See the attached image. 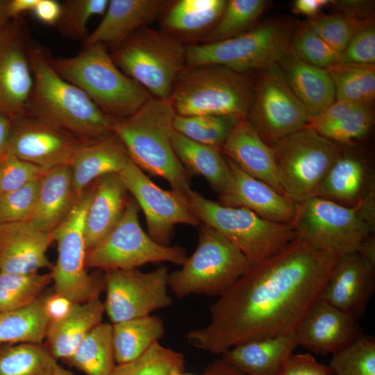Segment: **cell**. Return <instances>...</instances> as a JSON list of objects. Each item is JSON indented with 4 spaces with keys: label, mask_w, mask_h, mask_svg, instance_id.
I'll return each instance as SVG.
<instances>
[{
    "label": "cell",
    "mask_w": 375,
    "mask_h": 375,
    "mask_svg": "<svg viewBox=\"0 0 375 375\" xmlns=\"http://www.w3.org/2000/svg\"><path fill=\"white\" fill-rule=\"evenodd\" d=\"M337 12H343L360 19H367L372 17L373 3L369 1H330Z\"/></svg>",
    "instance_id": "db71d44e"
},
{
    "label": "cell",
    "mask_w": 375,
    "mask_h": 375,
    "mask_svg": "<svg viewBox=\"0 0 375 375\" xmlns=\"http://www.w3.org/2000/svg\"><path fill=\"white\" fill-rule=\"evenodd\" d=\"M38 0H8V12L11 18L18 17L21 14L32 12Z\"/></svg>",
    "instance_id": "680465c9"
},
{
    "label": "cell",
    "mask_w": 375,
    "mask_h": 375,
    "mask_svg": "<svg viewBox=\"0 0 375 375\" xmlns=\"http://www.w3.org/2000/svg\"><path fill=\"white\" fill-rule=\"evenodd\" d=\"M172 144L188 173L203 177L219 195L227 189L231 169L220 149L191 140L174 131Z\"/></svg>",
    "instance_id": "d6a6232c"
},
{
    "label": "cell",
    "mask_w": 375,
    "mask_h": 375,
    "mask_svg": "<svg viewBox=\"0 0 375 375\" xmlns=\"http://www.w3.org/2000/svg\"><path fill=\"white\" fill-rule=\"evenodd\" d=\"M117 66L154 98L169 99L187 66L186 46L171 34L147 26L110 53Z\"/></svg>",
    "instance_id": "52a82bcc"
},
{
    "label": "cell",
    "mask_w": 375,
    "mask_h": 375,
    "mask_svg": "<svg viewBox=\"0 0 375 375\" xmlns=\"http://www.w3.org/2000/svg\"><path fill=\"white\" fill-rule=\"evenodd\" d=\"M159 0H110L97 28L83 40V47L102 44L115 49L138 29L147 26L162 10Z\"/></svg>",
    "instance_id": "d4e9b609"
},
{
    "label": "cell",
    "mask_w": 375,
    "mask_h": 375,
    "mask_svg": "<svg viewBox=\"0 0 375 375\" xmlns=\"http://www.w3.org/2000/svg\"><path fill=\"white\" fill-rule=\"evenodd\" d=\"M45 296L26 307L0 312V344L42 343L49 326L44 311Z\"/></svg>",
    "instance_id": "d590c367"
},
{
    "label": "cell",
    "mask_w": 375,
    "mask_h": 375,
    "mask_svg": "<svg viewBox=\"0 0 375 375\" xmlns=\"http://www.w3.org/2000/svg\"><path fill=\"white\" fill-rule=\"evenodd\" d=\"M165 331L162 319L153 315L112 324L116 365L139 358L163 338Z\"/></svg>",
    "instance_id": "836d02e7"
},
{
    "label": "cell",
    "mask_w": 375,
    "mask_h": 375,
    "mask_svg": "<svg viewBox=\"0 0 375 375\" xmlns=\"http://www.w3.org/2000/svg\"><path fill=\"white\" fill-rule=\"evenodd\" d=\"M197 246L179 269L169 274V288L181 299L219 297L250 268L243 253L212 227L201 224Z\"/></svg>",
    "instance_id": "ba28073f"
},
{
    "label": "cell",
    "mask_w": 375,
    "mask_h": 375,
    "mask_svg": "<svg viewBox=\"0 0 375 375\" xmlns=\"http://www.w3.org/2000/svg\"><path fill=\"white\" fill-rule=\"evenodd\" d=\"M329 3L328 0H296L292 8L294 14L305 15L311 19L319 15L321 10Z\"/></svg>",
    "instance_id": "9f6ffc18"
},
{
    "label": "cell",
    "mask_w": 375,
    "mask_h": 375,
    "mask_svg": "<svg viewBox=\"0 0 375 375\" xmlns=\"http://www.w3.org/2000/svg\"><path fill=\"white\" fill-rule=\"evenodd\" d=\"M92 196L85 217L87 251L99 244L123 215L128 190L119 174L105 175L92 184Z\"/></svg>",
    "instance_id": "484cf974"
},
{
    "label": "cell",
    "mask_w": 375,
    "mask_h": 375,
    "mask_svg": "<svg viewBox=\"0 0 375 375\" xmlns=\"http://www.w3.org/2000/svg\"><path fill=\"white\" fill-rule=\"evenodd\" d=\"M69 165L49 169L40 178L36 205L30 222L52 232L67 217L78 198Z\"/></svg>",
    "instance_id": "f546056e"
},
{
    "label": "cell",
    "mask_w": 375,
    "mask_h": 375,
    "mask_svg": "<svg viewBox=\"0 0 375 375\" xmlns=\"http://www.w3.org/2000/svg\"><path fill=\"white\" fill-rule=\"evenodd\" d=\"M57 364L42 344H0V375H52Z\"/></svg>",
    "instance_id": "f35d334b"
},
{
    "label": "cell",
    "mask_w": 375,
    "mask_h": 375,
    "mask_svg": "<svg viewBox=\"0 0 375 375\" xmlns=\"http://www.w3.org/2000/svg\"><path fill=\"white\" fill-rule=\"evenodd\" d=\"M226 160L231 169V180L225 192L219 195V203L247 208L272 222L292 224L297 203Z\"/></svg>",
    "instance_id": "7402d4cb"
},
{
    "label": "cell",
    "mask_w": 375,
    "mask_h": 375,
    "mask_svg": "<svg viewBox=\"0 0 375 375\" xmlns=\"http://www.w3.org/2000/svg\"><path fill=\"white\" fill-rule=\"evenodd\" d=\"M374 269L359 252L340 256L319 299L358 320L374 293Z\"/></svg>",
    "instance_id": "d6986e66"
},
{
    "label": "cell",
    "mask_w": 375,
    "mask_h": 375,
    "mask_svg": "<svg viewBox=\"0 0 375 375\" xmlns=\"http://www.w3.org/2000/svg\"><path fill=\"white\" fill-rule=\"evenodd\" d=\"M372 105L335 101L308 126L326 139L342 146H356L370 133L374 125Z\"/></svg>",
    "instance_id": "4dcf8cb0"
},
{
    "label": "cell",
    "mask_w": 375,
    "mask_h": 375,
    "mask_svg": "<svg viewBox=\"0 0 375 375\" xmlns=\"http://www.w3.org/2000/svg\"><path fill=\"white\" fill-rule=\"evenodd\" d=\"M175 111L169 99L151 97L137 112L114 120L112 132L144 173L165 179L188 199L190 180L173 147Z\"/></svg>",
    "instance_id": "3957f363"
},
{
    "label": "cell",
    "mask_w": 375,
    "mask_h": 375,
    "mask_svg": "<svg viewBox=\"0 0 375 375\" xmlns=\"http://www.w3.org/2000/svg\"><path fill=\"white\" fill-rule=\"evenodd\" d=\"M252 95L253 82L247 73L208 65L185 69L169 100L178 115L247 118Z\"/></svg>",
    "instance_id": "8992f818"
},
{
    "label": "cell",
    "mask_w": 375,
    "mask_h": 375,
    "mask_svg": "<svg viewBox=\"0 0 375 375\" xmlns=\"http://www.w3.org/2000/svg\"><path fill=\"white\" fill-rule=\"evenodd\" d=\"M140 208L129 197L115 228L96 246L87 251L86 266L103 271L130 269L148 263L168 262L182 265L188 256L180 246L156 242L142 228Z\"/></svg>",
    "instance_id": "7c38bea8"
},
{
    "label": "cell",
    "mask_w": 375,
    "mask_h": 375,
    "mask_svg": "<svg viewBox=\"0 0 375 375\" xmlns=\"http://www.w3.org/2000/svg\"><path fill=\"white\" fill-rule=\"evenodd\" d=\"M57 73L84 92L113 120L137 112L151 95L115 63L108 47L95 44L68 58H52Z\"/></svg>",
    "instance_id": "277c9868"
},
{
    "label": "cell",
    "mask_w": 375,
    "mask_h": 375,
    "mask_svg": "<svg viewBox=\"0 0 375 375\" xmlns=\"http://www.w3.org/2000/svg\"><path fill=\"white\" fill-rule=\"evenodd\" d=\"M290 49L304 62L322 69L335 64L339 54L312 30L307 21L294 28Z\"/></svg>",
    "instance_id": "7dc6e473"
},
{
    "label": "cell",
    "mask_w": 375,
    "mask_h": 375,
    "mask_svg": "<svg viewBox=\"0 0 375 375\" xmlns=\"http://www.w3.org/2000/svg\"><path fill=\"white\" fill-rule=\"evenodd\" d=\"M177 375H194V374H185L184 372H182V373H180Z\"/></svg>",
    "instance_id": "be15d7a7"
},
{
    "label": "cell",
    "mask_w": 375,
    "mask_h": 375,
    "mask_svg": "<svg viewBox=\"0 0 375 375\" xmlns=\"http://www.w3.org/2000/svg\"><path fill=\"white\" fill-rule=\"evenodd\" d=\"M127 190L144 212L148 235L156 242L169 245L178 224L199 226L188 199L153 183L132 160L119 174Z\"/></svg>",
    "instance_id": "2e32d148"
},
{
    "label": "cell",
    "mask_w": 375,
    "mask_h": 375,
    "mask_svg": "<svg viewBox=\"0 0 375 375\" xmlns=\"http://www.w3.org/2000/svg\"><path fill=\"white\" fill-rule=\"evenodd\" d=\"M40 178L0 196V224L31 221L36 205Z\"/></svg>",
    "instance_id": "c3c4849f"
},
{
    "label": "cell",
    "mask_w": 375,
    "mask_h": 375,
    "mask_svg": "<svg viewBox=\"0 0 375 375\" xmlns=\"http://www.w3.org/2000/svg\"><path fill=\"white\" fill-rule=\"evenodd\" d=\"M169 274L165 265L147 272L138 269L104 271V310L112 324L147 316L171 306Z\"/></svg>",
    "instance_id": "9a60e30c"
},
{
    "label": "cell",
    "mask_w": 375,
    "mask_h": 375,
    "mask_svg": "<svg viewBox=\"0 0 375 375\" xmlns=\"http://www.w3.org/2000/svg\"><path fill=\"white\" fill-rule=\"evenodd\" d=\"M220 151L244 172L285 194L273 148L261 138L247 118L239 119Z\"/></svg>",
    "instance_id": "cb8c5ba5"
},
{
    "label": "cell",
    "mask_w": 375,
    "mask_h": 375,
    "mask_svg": "<svg viewBox=\"0 0 375 375\" xmlns=\"http://www.w3.org/2000/svg\"><path fill=\"white\" fill-rule=\"evenodd\" d=\"M103 303L95 297L84 303H75L64 319L49 324L46 347L56 360H67L87 335L101 322Z\"/></svg>",
    "instance_id": "1f68e13d"
},
{
    "label": "cell",
    "mask_w": 375,
    "mask_h": 375,
    "mask_svg": "<svg viewBox=\"0 0 375 375\" xmlns=\"http://www.w3.org/2000/svg\"><path fill=\"white\" fill-rule=\"evenodd\" d=\"M46 171L6 151L0 158V196L40 178Z\"/></svg>",
    "instance_id": "681fc988"
},
{
    "label": "cell",
    "mask_w": 375,
    "mask_h": 375,
    "mask_svg": "<svg viewBox=\"0 0 375 375\" xmlns=\"http://www.w3.org/2000/svg\"><path fill=\"white\" fill-rule=\"evenodd\" d=\"M266 0H230L214 27L207 33L205 42H217L242 34L256 26L269 7Z\"/></svg>",
    "instance_id": "ab89813d"
},
{
    "label": "cell",
    "mask_w": 375,
    "mask_h": 375,
    "mask_svg": "<svg viewBox=\"0 0 375 375\" xmlns=\"http://www.w3.org/2000/svg\"><path fill=\"white\" fill-rule=\"evenodd\" d=\"M358 321L319 299L295 331L297 345L322 356L333 354L362 334Z\"/></svg>",
    "instance_id": "ffe728a7"
},
{
    "label": "cell",
    "mask_w": 375,
    "mask_h": 375,
    "mask_svg": "<svg viewBox=\"0 0 375 375\" xmlns=\"http://www.w3.org/2000/svg\"><path fill=\"white\" fill-rule=\"evenodd\" d=\"M226 1H178L167 10L163 19L164 26L170 33L182 35H194L205 31H210L219 19Z\"/></svg>",
    "instance_id": "e575fe53"
},
{
    "label": "cell",
    "mask_w": 375,
    "mask_h": 375,
    "mask_svg": "<svg viewBox=\"0 0 375 375\" xmlns=\"http://www.w3.org/2000/svg\"><path fill=\"white\" fill-rule=\"evenodd\" d=\"M8 0H0V32L9 24L10 19L8 12Z\"/></svg>",
    "instance_id": "94428289"
},
{
    "label": "cell",
    "mask_w": 375,
    "mask_h": 375,
    "mask_svg": "<svg viewBox=\"0 0 375 375\" xmlns=\"http://www.w3.org/2000/svg\"><path fill=\"white\" fill-rule=\"evenodd\" d=\"M108 0H67L62 4L58 31L71 40H83L87 37L88 23L95 15H103Z\"/></svg>",
    "instance_id": "bcb514c9"
},
{
    "label": "cell",
    "mask_w": 375,
    "mask_h": 375,
    "mask_svg": "<svg viewBox=\"0 0 375 375\" xmlns=\"http://www.w3.org/2000/svg\"><path fill=\"white\" fill-rule=\"evenodd\" d=\"M62 12V4L56 0H38L31 12L34 17L45 25L56 26Z\"/></svg>",
    "instance_id": "11a10c76"
},
{
    "label": "cell",
    "mask_w": 375,
    "mask_h": 375,
    "mask_svg": "<svg viewBox=\"0 0 375 375\" xmlns=\"http://www.w3.org/2000/svg\"><path fill=\"white\" fill-rule=\"evenodd\" d=\"M278 65L310 119L318 116L335 102L334 85L326 69L304 62L291 49Z\"/></svg>",
    "instance_id": "f1b7e54d"
},
{
    "label": "cell",
    "mask_w": 375,
    "mask_h": 375,
    "mask_svg": "<svg viewBox=\"0 0 375 375\" xmlns=\"http://www.w3.org/2000/svg\"><path fill=\"white\" fill-rule=\"evenodd\" d=\"M272 147L283 192L297 203L313 196L342 149L308 125Z\"/></svg>",
    "instance_id": "8fae6325"
},
{
    "label": "cell",
    "mask_w": 375,
    "mask_h": 375,
    "mask_svg": "<svg viewBox=\"0 0 375 375\" xmlns=\"http://www.w3.org/2000/svg\"><path fill=\"white\" fill-rule=\"evenodd\" d=\"M203 375H248L220 358L210 363Z\"/></svg>",
    "instance_id": "6f0895ef"
},
{
    "label": "cell",
    "mask_w": 375,
    "mask_h": 375,
    "mask_svg": "<svg viewBox=\"0 0 375 375\" xmlns=\"http://www.w3.org/2000/svg\"><path fill=\"white\" fill-rule=\"evenodd\" d=\"M247 119L270 147L308 125V113L278 64L259 70Z\"/></svg>",
    "instance_id": "5bb4252c"
},
{
    "label": "cell",
    "mask_w": 375,
    "mask_h": 375,
    "mask_svg": "<svg viewBox=\"0 0 375 375\" xmlns=\"http://www.w3.org/2000/svg\"><path fill=\"white\" fill-rule=\"evenodd\" d=\"M29 44L19 25L0 32V112L13 119L27 112L33 90Z\"/></svg>",
    "instance_id": "ac0fdd59"
},
{
    "label": "cell",
    "mask_w": 375,
    "mask_h": 375,
    "mask_svg": "<svg viewBox=\"0 0 375 375\" xmlns=\"http://www.w3.org/2000/svg\"><path fill=\"white\" fill-rule=\"evenodd\" d=\"M334 375H375V339L363 333L332 354L328 365Z\"/></svg>",
    "instance_id": "ee69618b"
},
{
    "label": "cell",
    "mask_w": 375,
    "mask_h": 375,
    "mask_svg": "<svg viewBox=\"0 0 375 375\" xmlns=\"http://www.w3.org/2000/svg\"><path fill=\"white\" fill-rule=\"evenodd\" d=\"M296 238L338 256L358 252L374 235L375 197L347 206L318 197L297 203L292 224Z\"/></svg>",
    "instance_id": "5b68a950"
},
{
    "label": "cell",
    "mask_w": 375,
    "mask_h": 375,
    "mask_svg": "<svg viewBox=\"0 0 375 375\" xmlns=\"http://www.w3.org/2000/svg\"><path fill=\"white\" fill-rule=\"evenodd\" d=\"M13 118L0 112V158L6 152Z\"/></svg>",
    "instance_id": "91938a15"
},
{
    "label": "cell",
    "mask_w": 375,
    "mask_h": 375,
    "mask_svg": "<svg viewBox=\"0 0 375 375\" xmlns=\"http://www.w3.org/2000/svg\"><path fill=\"white\" fill-rule=\"evenodd\" d=\"M297 346L294 331L240 343L221 358L248 375H278Z\"/></svg>",
    "instance_id": "83f0119b"
},
{
    "label": "cell",
    "mask_w": 375,
    "mask_h": 375,
    "mask_svg": "<svg viewBox=\"0 0 375 375\" xmlns=\"http://www.w3.org/2000/svg\"><path fill=\"white\" fill-rule=\"evenodd\" d=\"M131 160L125 147L115 134L86 141L76 151L69 164L76 194L80 195L105 175L119 174Z\"/></svg>",
    "instance_id": "4316f807"
},
{
    "label": "cell",
    "mask_w": 375,
    "mask_h": 375,
    "mask_svg": "<svg viewBox=\"0 0 375 375\" xmlns=\"http://www.w3.org/2000/svg\"><path fill=\"white\" fill-rule=\"evenodd\" d=\"M372 22L374 17L360 19L340 12L319 14L307 21L312 30L338 53L360 29Z\"/></svg>",
    "instance_id": "f6af8a7d"
},
{
    "label": "cell",
    "mask_w": 375,
    "mask_h": 375,
    "mask_svg": "<svg viewBox=\"0 0 375 375\" xmlns=\"http://www.w3.org/2000/svg\"><path fill=\"white\" fill-rule=\"evenodd\" d=\"M353 147L342 146L340 154L312 197L347 206H356L375 197L372 165L365 155Z\"/></svg>",
    "instance_id": "44dd1931"
},
{
    "label": "cell",
    "mask_w": 375,
    "mask_h": 375,
    "mask_svg": "<svg viewBox=\"0 0 375 375\" xmlns=\"http://www.w3.org/2000/svg\"><path fill=\"white\" fill-rule=\"evenodd\" d=\"M335 64L375 65V28L372 22L360 29L338 54Z\"/></svg>",
    "instance_id": "f907efd6"
},
{
    "label": "cell",
    "mask_w": 375,
    "mask_h": 375,
    "mask_svg": "<svg viewBox=\"0 0 375 375\" xmlns=\"http://www.w3.org/2000/svg\"><path fill=\"white\" fill-rule=\"evenodd\" d=\"M86 141L47 120L26 113L13 119L6 151L48 170L69 165Z\"/></svg>",
    "instance_id": "e0dca14e"
},
{
    "label": "cell",
    "mask_w": 375,
    "mask_h": 375,
    "mask_svg": "<svg viewBox=\"0 0 375 375\" xmlns=\"http://www.w3.org/2000/svg\"><path fill=\"white\" fill-rule=\"evenodd\" d=\"M185 363L182 353L157 342L139 358L116 365L110 375H177L184 372Z\"/></svg>",
    "instance_id": "7bdbcfd3"
},
{
    "label": "cell",
    "mask_w": 375,
    "mask_h": 375,
    "mask_svg": "<svg viewBox=\"0 0 375 375\" xmlns=\"http://www.w3.org/2000/svg\"><path fill=\"white\" fill-rule=\"evenodd\" d=\"M339 256L296 238L217 297L208 324L189 331L188 342L222 355L249 340L294 332L319 299Z\"/></svg>",
    "instance_id": "6da1fadb"
},
{
    "label": "cell",
    "mask_w": 375,
    "mask_h": 375,
    "mask_svg": "<svg viewBox=\"0 0 375 375\" xmlns=\"http://www.w3.org/2000/svg\"><path fill=\"white\" fill-rule=\"evenodd\" d=\"M74 303L67 297L55 292L46 294L44 311L49 324L57 323L67 317Z\"/></svg>",
    "instance_id": "f5cc1de1"
},
{
    "label": "cell",
    "mask_w": 375,
    "mask_h": 375,
    "mask_svg": "<svg viewBox=\"0 0 375 375\" xmlns=\"http://www.w3.org/2000/svg\"><path fill=\"white\" fill-rule=\"evenodd\" d=\"M33 87L27 112L41 117L85 140L113 134V119L81 90L62 78L44 47L29 44Z\"/></svg>",
    "instance_id": "7a4b0ae2"
},
{
    "label": "cell",
    "mask_w": 375,
    "mask_h": 375,
    "mask_svg": "<svg viewBox=\"0 0 375 375\" xmlns=\"http://www.w3.org/2000/svg\"><path fill=\"white\" fill-rule=\"evenodd\" d=\"M52 282L51 273L0 272V312L19 309L35 301Z\"/></svg>",
    "instance_id": "b9f144b4"
},
{
    "label": "cell",
    "mask_w": 375,
    "mask_h": 375,
    "mask_svg": "<svg viewBox=\"0 0 375 375\" xmlns=\"http://www.w3.org/2000/svg\"><path fill=\"white\" fill-rule=\"evenodd\" d=\"M294 28L288 20L272 19L233 38L186 46L187 65H220L247 74L259 71L278 64L287 54Z\"/></svg>",
    "instance_id": "9c48e42d"
},
{
    "label": "cell",
    "mask_w": 375,
    "mask_h": 375,
    "mask_svg": "<svg viewBox=\"0 0 375 375\" xmlns=\"http://www.w3.org/2000/svg\"><path fill=\"white\" fill-rule=\"evenodd\" d=\"M326 69L334 85L335 101L372 104L375 98V65L334 64Z\"/></svg>",
    "instance_id": "74e56055"
},
{
    "label": "cell",
    "mask_w": 375,
    "mask_h": 375,
    "mask_svg": "<svg viewBox=\"0 0 375 375\" xmlns=\"http://www.w3.org/2000/svg\"><path fill=\"white\" fill-rule=\"evenodd\" d=\"M240 119L234 115L182 116L176 114L174 128L191 140L221 149Z\"/></svg>",
    "instance_id": "60d3db41"
},
{
    "label": "cell",
    "mask_w": 375,
    "mask_h": 375,
    "mask_svg": "<svg viewBox=\"0 0 375 375\" xmlns=\"http://www.w3.org/2000/svg\"><path fill=\"white\" fill-rule=\"evenodd\" d=\"M328 366L309 353H292L278 375H331Z\"/></svg>",
    "instance_id": "816d5d0a"
},
{
    "label": "cell",
    "mask_w": 375,
    "mask_h": 375,
    "mask_svg": "<svg viewBox=\"0 0 375 375\" xmlns=\"http://www.w3.org/2000/svg\"><path fill=\"white\" fill-rule=\"evenodd\" d=\"M52 375H74L73 372L57 364Z\"/></svg>",
    "instance_id": "6125c7cd"
},
{
    "label": "cell",
    "mask_w": 375,
    "mask_h": 375,
    "mask_svg": "<svg viewBox=\"0 0 375 375\" xmlns=\"http://www.w3.org/2000/svg\"><path fill=\"white\" fill-rule=\"evenodd\" d=\"M65 362L87 375H110L116 365L112 324L97 325Z\"/></svg>",
    "instance_id": "8d00e7d4"
},
{
    "label": "cell",
    "mask_w": 375,
    "mask_h": 375,
    "mask_svg": "<svg viewBox=\"0 0 375 375\" xmlns=\"http://www.w3.org/2000/svg\"><path fill=\"white\" fill-rule=\"evenodd\" d=\"M188 202L201 224L231 242L251 265L274 255L296 238L292 224L267 220L244 208L222 205L197 191L192 190Z\"/></svg>",
    "instance_id": "30bf717a"
},
{
    "label": "cell",
    "mask_w": 375,
    "mask_h": 375,
    "mask_svg": "<svg viewBox=\"0 0 375 375\" xmlns=\"http://www.w3.org/2000/svg\"><path fill=\"white\" fill-rule=\"evenodd\" d=\"M53 242L51 232L30 222L0 224V272L31 274L51 269L47 251Z\"/></svg>",
    "instance_id": "603a6c76"
},
{
    "label": "cell",
    "mask_w": 375,
    "mask_h": 375,
    "mask_svg": "<svg viewBox=\"0 0 375 375\" xmlns=\"http://www.w3.org/2000/svg\"><path fill=\"white\" fill-rule=\"evenodd\" d=\"M92 185L78 195L65 219L51 233L57 243L58 258L51 271L55 292L74 303L99 297L103 281H97L86 270L87 247L84 226L92 196Z\"/></svg>",
    "instance_id": "4fadbf2b"
}]
</instances>
